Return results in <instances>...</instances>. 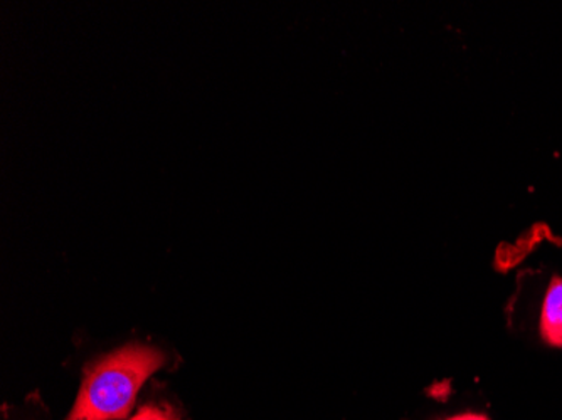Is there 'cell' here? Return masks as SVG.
I'll return each instance as SVG.
<instances>
[{"label":"cell","instance_id":"cell-1","mask_svg":"<svg viewBox=\"0 0 562 420\" xmlns=\"http://www.w3.org/2000/svg\"><path fill=\"white\" fill-rule=\"evenodd\" d=\"M164 363L166 355L144 343H131L101 356L88 368L66 420L125 419L145 382Z\"/></svg>","mask_w":562,"mask_h":420},{"label":"cell","instance_id":"cell-2","mask_svg":"<svg viewBox=\"0 0 562 420\" xmlns=\"http://www.w3.org/2000/svg\"><path fill=\"white\" fill-rule=\"evenodd\" d=\"M542 340L551 347H562V280L552 277L542 303L539 321Z\"/></svg>","mask_w":562,"mask_h":420},{"label":"cell","instance_id":"cell-3","mask_svg":"<svg viewBox=\"0 0 562 420\" xmlns=\"http://www.w3.org/2000/svg\"><path fill=\"white\" fill-rule=\"evenodd\" d=\"M131 420H179L172 410L162 409V407L147 406L142 407Z\"/></svg>","mask_w":562,"mask_h":420},{"label":"cell","instance_id":"cell-4","mask_svg":"<svg viewBox=\"0 0 562 420\" xmlns=\"http://www.w3.org/2000/svg\"><path fill=\"white\" fill-rule=\"evenodd\" d=\"M445 420H491L488 417L482 416V413H460V416L448 417Z\"/></svg>","mask_w":562,"mask_h":420}]
</instances>
